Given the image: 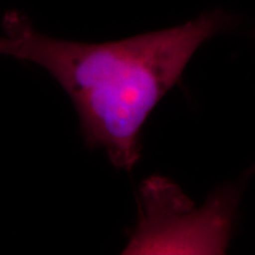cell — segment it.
<instances>
[{
  "mask_svg": "<svg viewBox=\"0 0 255 255\" xmlns=\"http://www.w3.org/2000/svg\"><path fill=\"white\" fill-rule=\"evenodd\" d=\"M1 26L13 38V58L46 70L73 101L85 142L130 172L150 112L180 81L196 51L234 20L213 10L180 26L105 43L48 37L14 10Z\"/></svg>",
  "mask_w": 255,
  "mask_h": 255,
  "instance_id": "cell-1",
  "label": "cell"
},
{
  "mask_svg": "<svg viewBox=\"0 0 255 255\" xmlns=\"http://www.w3.org/2000/svg\"><path fill=\"white\" fill-rule=\"evenodd\" d=\"M13 53H14L13 38L3 31V34H0V54L13 57Z\"/></svg>",
  "mask_w": 255,
  "mask_h": 255,
  "instance_id": "cell-2",
  "label": "cell"
}]
</instances>
